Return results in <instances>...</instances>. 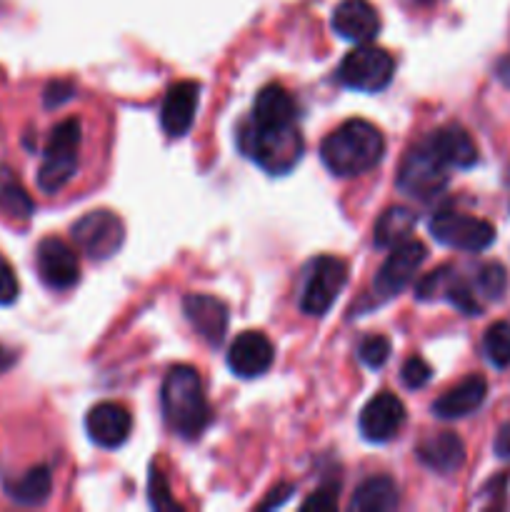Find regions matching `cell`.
<instances>
[{
	"label": "cell",
	"mask_w": 510,
	"mask_h": 512,
	"mask_svg": "<svg viewBox=\"0 0 510 512\" xmlns=\"http://www.w3.org/2000/svg\"><path fill=\"white\" fill-rule=\"evenodd\" d=\"M290 495H293V485H278V488L270 490V495L260 503V508H278V505H283Z\"/></svg>",
	"instance_id": "obj_36"
},
{
	"label": "cell",
	"mask_w": 510,
	"mask_h": 512,
	"mask_svg": "<svg viewBox=\"0 0 510 512\" xmlns=\"http://www.w3.org/2000/svg\"><path fill=\"white\" fill-rule=\"evenodd\" d=\"M415 455L433 473L453 475L463 468L465 445L458 435L450 433V430H443V433H435L430 438H425L418 445V450H415Z\"/></svg>",
	"instance_id": "obj_21"
},
{
	"label": "cell",
	"mask_w": 510,
	"mask_h": 512,
	"mask_svg": "<svg viewBox=\"0 0 510 512\" xmlns=\"http://www.w3.org/2000/svg\"><path fill=\"white\" fill-rule=\"evenodd\" d=\"M198 100L200 85L193 83V80L170 85L163 98V105H160V125H163L168 138H183L188 133L195 120Z\"/></svg>",
	"instance_id": "obj_17"
},
{
	"label": "cell",
	"mask_w": 510,
	"mask_h": 512,
	"mask_svg": "<svg viewBox=\"0 0 510 512\" xmlns=\"http://www.w3.org/2000/svg\"><path fill=\"white\" fill-rule=\"evenodd\" d=\"M275 360V348L268 335L258 330H245L233 340L228 350V368L230 373L243 380L260 378L270 370Z\"/></svg>",
	"instance_id": "obj_14"
},
{
	"label": "cell",
	"mask_w": 510,
	"mask_h": 512,
	"mask_svg": "<svg viewBox=\"0 0 510 512\" xmlns=\"http://www.w3.org/2000/svg\"><path fill=\"white\" fill-rule=\"evenodd\" d=\"M405 425V405L398 395L393 393H378L368 405L363 408L358 420L360 435L368 443H388L395 435L403 430Z\"/></svg>",
	"instance_id": "obj_13"
},
{
	"label": "cell",
	"mask_w": 510,
	"mask_h": 512,
	"mask_svg": "<svg viewBox=\"0 0 510 512\" xmlns=\"http://www.w3.org/2000/svg\"><path fill=\"white\" fill-rule=\"evenodd\" d=\"M80 120L65 118L50 133L48 145H45V158L38 170V185L43 193H58L60 188L70 183V178L78 170L80 158Z\"/></svg>",
	"instance_id": "obj_4"
},
{
	"label": "cell",
	"mask_w": 510,
	"mask_h": 512,
	"mask_svg": "<svg viewBox=\"0 0 510 512\" xmlns=\"http://www.w3.org/2000/svg\"><path fill=\"white\" fill-rule=\"evenodd\" d=\"M75 95V85L70 80H50L43 90V103L48 108H58V105L68 103Z\"/></svg>",
	"instance_id": "obj_33"
},
{
	"label": "cell",
	"mask_w": 510,
	"mask_h": 512,
	"mask_svg": "<svg viewBox=\"0 0 510 512\" xmlns=\"http://www.w3.org/2000/svg\"><path fill=\"white\" fill-rule=\"evenodd\" d=\"M148 493H150V505L155 510H180V505L170 498L168 483H165V475L158 468H150V480H148Z\"/></svg>",
	"instance_id": "obj_31"
},
{
	"label": "cell",
	"mask_w": 510,
	"mask_h": 512,
	"mask_svg": "<svg viewBox=\"0 0 510 512\" xmlns=\"http://www.w3.org/2000/svg\"><path fill=\"white\" fill-rule=\"evenodd\" d=\"M395 185L400 188V193L410 195V198L428 200L448 185V168L435 158L433 150L423 140L403 155Z\"/></svg>",
	"instance_id": "obj_8"
},
{
	"label": "cell",
	"mask_w": 510,
	"mask_h": 512,
	"mask_svg": "<svg viewBox=\"0 0 510 512\" xmlns=\"http://www.w3.org/2000/svg\"><path fill=\"white\" fill-rule=\"evenodd\" d=\"M35 268L45 288L58 293L80 283V258L63 238L40 240L35 250Z\"/></svg>",
	"instance_id": "obj_11"
},
{
	"label": "cell",
	"mask_w": 510,
	"mask_h": 512,
	"mask_svg": "<svg viewBox=\"0 0 510 512\" xmlns=\"http://www.w3.org/2000/svg\"><path fill=\"white\" fill-rule=\"evenodd\" d=\"M15 360H18V355H15L10 348H5V345H0V375H3L5 370L13 368Z\"/></svg>",
	"instance_id": "obj_37"
},
{
	"label": "cell",
	"mask_w": 510,
	"mask_h": 512,
	"mask_svg": "<svg viewBox=\"0 0 510 512\" xmlns=\"http://www.w3.org/2000/svg\"><path fill=\"white\" fill-rule=\"evenodd\" d=\"M85 430L88 438L100 448L115 450L130 438L133 430V418L128 410L118 403H98L85 415Z\"/></svg>",
	"instance_id": "obj_16"
},
{
	"label": "cell",
	"mask_w": 510,
	"mask_h": 512,
	"mask_svg": "<svg viewBox=\"0 0 510 512\" xmlns=\"http://www.w3.org/2000/svg\"><path fill=\"white\" fill-rule=\"evenodd\" d=\"M330 25H333V30L340 38L360 45L378 38L380 15L368 0H343V3L333 10Z\"/></svg>",
	"instance_id": "obj_18"
},
{
	"label": "cell",
	"mask_w": 510,
	"mask_h": 512,
	"mask_svg": "<svg viewBox=\"0 0 510 512\" xmlns=\"http://www.w3.org/2000/svg\"><path fill=\"white\" fill-rule=\"evenodd\" d=\"M385 138L368 120H345L320 143V160L338 178H355L383 160Z\"/></svg>",
	"instance_id": "obj_1"
},
{
	"label": "cell",
	"mask_w": 510,
	"mask_h": 512,
	"mask_svg": "<svg viewBox=\"0 0 510 512\" xmlns=\"http://www.w3.org/2000/svg\"><path fill=\"white\" fill-rule=\"evenodd\" d=\"M495 73H498L500 83L508 85V88H510V55H505V58L500 60L498 68H495Z\"/></svg>",
	"instance_id": "obj_38"
},
{
	"label": "cell",
	"mask_w": 510,
	"mask_h": 512,
	"mask_svg": "<svg viewBox=\"0 0 510 512\" xmlns=\"http://www.w3.org/2000/svg\"><path fill=\"white\" fill-rule=\"evenodd\" d=\"M348 283V263L333 255H320L310 263L300 310L310 318H323Z\"/></svg>",
	"instance_id": "obj_7"
},
{
	"label": "cell",
	"mask_w": 510,
	"mask_h": 512,
	"mask_svg": "<svg viewBox=\"0 0 510 512\" xmlns=\"http://www.w3.org/2000/svg\"><path fill=\"white\" fill-rule=\"evenodd\" d=\"M183 313L188 323L193 325L195 333L208 345L223 343L228 333V305L215 295L190 293L183 300Z\"/></svg>",
	"instance_id": "obj_15"
},
{
	"label": "cell",
	"mask_w": 510,
	"mask_h": 512,
	"mask_svg": "<svg viewBox=\"0 0 510 512\" xmlns=\"http://www.w3.org/2000/svg\"><path fill=\"white\" fill-rule=\"evenodd\" d=\"M350 508L360 512H383L398 508V488L385 475H375L368 478L358 490H355Z\"/></svg>",
	"instance_id": "obj_25"
},
{
	"label": "cell",
	"mask_w": 510,
	"mask_h": 512,
	"mask_svg": "<svg viewBox=\"0 0 510 512\" xmlns=\"http://www.w3.org/2000/svg\"><path fill=\"white\" fill-rule=\"evenodd\" d=\"M415 298L420 303H435V300H448L450 305L460 310L463 315H480L483 305H480L478 293L473 285L465 278H460L458 270L450 265H440L433 273L423 275L415 283Z\"/></svg>",
	"instance_id": "obj_10"
},
{
	"label": "cell",
	"mask_w": 510,
	"mask_h": 512,
	"mask_svg": "<svg viewBox=\"0 0 510 512\" xmlns=\"http://www.w3.org/2000/svg\"><path fill=\"white\" fill-rule=\"evenodd\" d=\"M415 223H418V215L413 210L403 208V205H393V208L383 210L380 218L375 220L373 243L383 250H393L395 245L410 240Z\"/></svg>",
	"instance_id": "obj_24"
},
{
	"label": "cell",
	"mask_w": 510,
	"mask_h": 512,
	"mask_svg": "<svg viewBox=\"0 0 510 512\" xmlns=\"http://www.w3.org/2000/svg\"><path fill=\"white\" fill-rule=\"evenodd\" d=\"M428 230L440 245L463 253H483L495 243V228L488 220L448 208L438 210L430 218Z\"/></svg>",
	"instance_id": "obj_6"
},
{
	"label": "cell",
	"mask_w": 510,
	"mask_h": 512,
	"mask_svg": "<svg viewBox=\"0 0 510 512\" xmlns=\"http://www.w3.org/2000/svg\"><path fill=\"white\" fill-rule=\"evenodd\" d=\"M475 288H478V295H485L488 300H500L508 288V273L500 263L480 265L475 275Z\"/></svg>",
	"instance_id": "obj_28"
},
{
	"label": "cell",
	"mask_w": 510,
	"mask_h": 512,
	"mask_svg": "<svg viewBox=\"0 0 510 512\" xmlns=\"http://www.w3.org/2000/svg\"><path fill=\"white\" fill-rule=\"evenodd\" d=\"M295 118H298V108H295L293 95L283 85H265L255 98L253 113H250L253 123L270 125V128L295 125Z\"/></svg>",
	"instance_id": "obj_22"
},
{
	"label": "cell",
	"mask_w": 510,
	"mask_h": 512,
	"mask_svg": "<svg viewBox=\"0 0 510 512\" xmlns=\"http://www.w3.org/2000/svg\"><path fill=\"white\" fill-rule=\"evenodd\" d=\"M425 245L420 240H405V243L395 245L393 253L385 258V263L380 265L378 275L373 280V290L383 300L398 295L410 280L415 278V273L420 270V265L425 263Z\"/></svg>",
	"instance_id": "obj_12"
},
{
	"label": "cell",
	"mask_w": 510,
	"mask_h": 512,
	"mask_svg": "<svg viewBox=\"0 0 510 512\" xmlns=\"http://www.w3.org/2000/svg\"><path fill=\"white\" fill-rule=\"evenodd\" d=\"M20 285L15 278V270L8 260L0 255V305H13L18 300Z\"/></svg>",
	"instance_id": "obj_32"
},
{
	"label": "cell",
	"mask_w": 510,
	"mask_h": 512,
	"mask_svg": "<svg viewBox=\"0 0 510 512\" xmlns=\"http://www.w3.org/2000/svg\"><path fill=\"white\" fill-rule=\"evenodd\" d=\"M483 350L493 368H510V323L498 320L490 325L483 335Z\"/></svg>",
	"instance_id": "obj_27"
},
{
	"label": "cell",
	"mask_w": 510,
	"mask_h": 512,
	"mask_svg": "<svg viewBox=\"0 0 510 512\" xmlns=\"http://www.w3.org/2000/svg\"><path fill=\"white\" fill-rule=\"evenodd\" d=\"M3 490L13 503L35 508V505H43L45 500L50 498V490H53V475H50V470L45 468V465H35V468L25 470L20 478L5 480Z\"/></svg>",
	"instance_id": "obj_23"
},
{
	"label": "cell",
	"mask_w": 510,
	"mask_h": 512,
	"mask_svg": "<svg viewBox=\"0 0 510 512\" xmlns=\"http://www.w3.org/2000/svg\"><path fill=\"white\" fill-rule=\"evenodd\" d=\"M425 143L448 170H468L478 163V145L470 138L468 130L460 128V125H443L435 133H430Z\"/></svg>",
	"instance_id": "obj_19"
},
{
	"label": "cell",
	"mask_w": 510,
	"mask_h": 512,
	"mask_svg": "<svg viewBox=\"0 0 510 512\" xmlns=\"http://www.w3.org/2000/svg\"><path fill=\"white\" fill-rule=\"evenodd\" d=\"M358 358L365 368H383L390 358V340L385 335H370L360 343L358 348Z\"/></svg>",
	"instance_id": "obj_29"
},
{
	"label": "cell",
	"mask_w": 510,
	"mask_h": 512,
	"mask_svg": "<svg viewBox=\"0 0 510 512\" xmlns=\"http://www.w3.org/2000/svg\"><path fill=\"white\" fill-rule=\"evenodd\" d=\"M160 405L168 428L183 440H198L213 418L200 373L190 365H175L168 370L160 390Z\"/></svg>",
	"instance_id": "obj_2"
},
{
	"label": "cell",
	"mask_w": 510,
	"mask_h": 512,
	"mask_svg": "<svg viewBox=\"0 0 510 512\" xmlns=\"http://www.w3.org/2000/svg\"><path fill=\"white\" fill-rule=\"evenodd\" d=\"M395 73V60L378 45L360 43L340 60L338 80L360 93H378L388 88Z\"/></svg>",
	"instance_id": "obj_5"
},
{
	"label": "cell",
	"mask_w": 510,
	"mask_h": 512,
	"mask_svg": "<svg viewBox=\"0 0 510 512\" xmlns=\"http://www.w3.org/2000/svg\"><path fill=\"white\" fill-rule=\"evenodd\" d=\"M493 450H495V455H498L500 460H508V463H510V423L500 425V430L495 433Z\"/></svg>",
	"instance_id": "obj_35"
},
{
	"label": "cell",
	"mask_w": 510,
	"mask_h": 512,
	"mask_svg": "<svg viewBox=\"0 0 510 512\" xmlns=\"http://www.w3.org/2000/svg\"><path fill=\"white\" fill-rule=\"evenodd\" d=\"M400 378H403L405 388L420 390L430 383V378H433V368H430L428 360L420 358V355H410V358L403 363Z\"/></svg>",
	"instance_id": "obj_30"
},
{
	"label": "cell",
	"mask_w": 510,
	"mask_h": 512,
	"mask_svg": "<svg viewBox=\"0 0 510 512\" xmlns=\"http://www.w3.org/2000/svg\"><path fill=\"white\" fill-rule=\"evenodd\" d=\"M35 213V203L10 168L0 165V215L10 220H28Z\"/></svg>",
	"instance_id": "obj_26"
},
{
	"label": "cell",
	"mask_w": 510,
	"mask_h": 512,
	"mask_svg": "<svg viewBox=\"0 0 510 512\" xmlns=\"http://www.w3.org/2000/svg\"><path fill=\"white\" fill-rule=\"evenodd\" d=\"M485 395H488V380L483 375H468L455 388H450L448 393L435 400L433 415L440 420L465 418L485 403Z\"/></svg>",
	"instance_id": "obj_20"
},
{
	"label": "cell",
	"mask_w": 510,
	"mask_h": 512,
	"mask_svg": "<svg viewBox=\"0 0 510 512\" xmlns=\"http://www.w3.org/2000/svg\"><path fill=\"white\" fill-rule=\"evenodd\" d=\"M303 508H315V510H335L338 508V488H320L318 493L310 495L303 503Z\"/></svg>",
	"instance_id": "obj_34"
},
{
	"label": "cell",
	"mask_w": 510,
	"mask_h": 512,
	"mask_svg": "<svg viewBox=\"0 0 510 512\" xmlns=\"http://www.w3.org/2000/svg\"><path fill=\"white\" fill-rule=\"evenodd\" d=\"M238 148L245 158L253 160L268 175H285L303 158L305 140L298 125L270 128L248 118L238 128Z\"/></svg>",
	"instance_id": "obj_3"
},
{
	"label": "cell",
	"mask_w": 510,
	"mask_h": 512,
	"mask_svg": "<svg viewBox=\"0 0 510 512\" xmlns=\"http://www.w3.org/2000/svg\"><path fill=\"white\" fill-rule=\"evenodd\" d=\"M70 235H73L80 253L93 260H108L123 248L125 225L113 210H90L83 218L75 220Z\"/></svg>",
	"instance_id": "obj_9"
}]
</instances>
